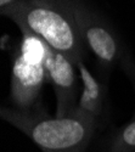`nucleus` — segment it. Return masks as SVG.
<instances>
[{"instance_id": "1", "label": "nucleus", "mask_w": 135, "mask_h": 152, "mask_svg": "<svg viewBox=\"0 0 135 152\" xmlns=\"http://www.w3.org/2000/svg\"><path fill=\"white\" fill-rule=\"evenodd\" d=\"M21 31L43 39L54 51L73 63L87 58L88 50L79 33L71 0H21L1 12Z\"/></svg>"}, {"instance_id": "2", "label": "nucleus", "mask_w": 135, "mask_h": 152, "mask_svg": "<svg viewBox=\"0 0 135 152\" xmlns=\"http://www.w3.org/2000/svg\"><path fill=\"white\" fill-rule=\"evenodd\" d=\"M1 118L44 152H85L97 128L91 117L77 108L63 117H50L40 105L31 111L3 106Z\"/></svg>"}, {"instance_id": "3", "label": "nucleus", "mask_w": 135, "mask_h": 152, "mask_svg": "<svg viewBox=\"0 0 135 152\" xmlns=\"http://www.w3.org/2000/svg\"><path fill=\"white\" fill-rule=\"evenodd\" d=\"M73 14L88 53L96 58L102 74H108L120 66L128 77L135 69V63L127 54L115 28L97 10L85 0H71Z\"/></svg>"}, {"instance_id": "4", "label": "nucleus", "mask_w": 135, "mask_h": 152, "mask_svg": "<svg viewBox=\"0 0 135 152\" xmlns=\"http://www.w3.org/2000/svg\"><path fill=\"white\" fill-rule=\"evenodd\" d=\"M45 82H47L45 63L29 60L16 50L10 91L12 107L21 111H31L39 106L38 101Z\"/></svg>"}, {"instance_id": "5", "label": "nucleus", "mask_w": 135, "mask_h": 152, "mask_svg": "<svg viewBox=\"0 0 135 152\" xmlns=\"http://www.w3.org/2000/svg\"><path fill=\"white\" fill-rule=\"evenodd\" d=\"M46 78L56 96V116L63 117L77 108L80 94V78L76 63L50 48L45 62Z\"/></svg>"}, {"instance_id": "6", "label": "nucleus", "mask_w": 135, "mask_h": 152, "mask_svg": "<svg viewBox=\"0 0 135 152\" xmlns=\"http://www.w3.org/2000/svg\"><path fill=\"white\" fill-rule=\"evenodd\" d=\"M80 78V94L77 110L91 117L97 126L107 116V86L102 79L94 75L87 67L85 60L76 63Z\"/></svg>"}, {"instance_id": "7", "label": "nucleus", "mask_w": 135, "mask_h": 152, "mask_svg": "<svg viewBox=\"0 0 135 152\" xmlns=\"http://www.w3.org/2000/svg\"><path fill=\"white\" fill-rule=\"evenodd\" d=\"M108 144V152H135V112L127 124L113 133Z\"/></svg>"}, {"instance_id": "8", "label": "nucleus", "mask_w": 135, "mask_h": 152, "mask_svg": "<svg viewBox=\"0 0 135 152\" xmlns=\"http://www.w3.org/2000/svg\"><path fill=\"white\" fill-rule=\"evenodd\" d=\"M21 0H0V12H3L12 6H15L16 4H18Z\"/></svg>"}, {"instance_id": "9", "label": "nucleus", "mask_w": 135, "mask_h": 152, "mask_svg": "<svg viewBox=\"0 0 135 152\" xmlns=\"http://www.w3.org/2000/svg\"><path fill=\"white\" fill-rule=\"evenodd\" d=\"M130 79H131V82H133V84H134V88H135V71L133 72V74L130 75V77H129Z\"/></svg>"}]
</instances>
